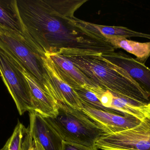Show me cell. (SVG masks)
I'll return each mask as SVG.
<instances>
[{
    "mask_svg": "<svg viewBox=\"0 0 150 150\" xmlns=\"http://www.w3.org/2000/svg\"><path fill=\"white\" fill-rule=\"evenodd\" d=\"M0 28L17 32L24 35L16 0H0Z\"/></svg>",
    "mask_w": 150,
    "mask_h": 150,
    "instance_id": "cell-13",
    "label": "cell"
},
{
    "mask_svg": "<svg viewBox=\"0 0 150 150\" xmlns=\"http://www.w3.org/2000/svg\"><path fill=\"white\" fill-rule=\"evenodd\" d=\"M0 150H5V149H4V147H3V148H2L1 149H0Z\"/></svg>",
    "mask_w": 150,
    "mask_h": 150,
    "instance_id": "cell-19",
    "label": "cell"
},
{
    "mask_svg": "<svg viewBox=\"0 0 150 150\" xmlns=\"http://www.w3.org/2000/svg\"><path fill=\"white\" fill-rule=\"evenodd\" d=\"M62 150H98L96 146H84L77 144L63 141Z\"/></svg>",
    "mask_w": 150,
    "mask_h": 150,
    "instance_id": "cell-17",
    "label": "cell"
},
{
    "mask_svg": "<svg viewBox=\"0 0 150 150\" xmlns=\"http://www.w3.org/2000/svg\"><path fill=\"white\" fill-rule=\"evenodd\" d=\"M103 56L127 71L150 96V69L123 53L105 52Z\"/></svg>",
    "mask_w": 150,
    "mask_h": 150,
    "instance_id": "cell-10",
    "label": "cell"
},
{
    "mask_svg": "<svg viewBox=\"0 0 150 150\" xmlns=\"http://www.w3.org/2000/svg\"><path fill=\"white\" fill-rule=\"evenodd\" d=\"M95 146L102 150H150V119L145 116L135 127L103 135Z\"/></svg>",
    "mask_w": 150,
    "mask_h": 150,
    "instance_id": "cell-6",
    "label": "cell"
},
{
    "mask_svg": "<svg viewBox=\"0 0 150 150\" xmlns=\"http://www.w3.org/2000/svg\"><path fill=\"white\" fill-rule=\"evenodd\" d=\"M18 13L23 26L24 35L41 56L58 53L61 49L79 48L89 45L87 39L79 33L93 38L82 21L74 16L62 21L74 13L72 8L58 7V4L45 1L16 0Z\"/></svg>",
    "mask_w": 150,
    "mask_h": 150,
    "instance_id": "cell-1",
    "label": "cell"
},
{
    "mask_svg": "<svg viewBox=\"0 0 150 150\" xmlns=\"http://www.w3.org/2000/svg\"><path fill=\"white\" fill-rule=\"evenodd\" d=\"M30 134L45 150H62L63 141L42 115L34 111L29 112Z\"/></svg>",
    "mask_w": 150,
    "mask_h": 150,
    "instance_id": "cell-9",
    "label": "cell"
},
{
    "mask_svg": "<svg viewBox=\"0 0 150 150\" xmlns=\"http://www.w3.org/2000/svg\"><path fill=\"white\" fill-rule=\"evenodd\" d=\"M44 118L67 142L94 146L101 136L107 134L83 110L66 105L59 104L58 113L55 117Z\"/></svg>",
    "mask_w": 150,
    "mask_h": 150,
    "instance_id": "cell-3",
    "label": "cell"
},
{
    "mask_svg": "<svg viewBox=\"0 0 150 150\" xmlns=\"http://www.w3.org/2000/svg\"><path fill=\"white\" fill-rule=\"evenodd\" d=\"M29 132V128H26L18 122L11 136L4 146L5 150H24Z\"/></svg>",
    "mask_w": 150,
    "mask_h": 150,
    "instance_id": "cell-16",
    "label": "cell"
},
{
    "mask_svg": "<svg viewBox=\"0 0 150 150\" xmlns=\"http://www.w3.org/2000/svg\"><path fill=\"white\" fill-rule=\"evenodd\" d=\"M86 114L103 128L107 134L128 130L139 125L142 120L127 114H119L104 112L82 105Z\"/></svg>",
    "mask_w": 150,
    "mask_h": 150,
    "instance_id": "cell-8",
    "label": "cell"
},
{
    "mask_svg": "<svg viewBox=\"0 0 150 150\" xmlns=\"http://www.w3.org/2000/svg\"><path fill=\"white\" fill-rule=\"evenodd\" d=\"M87 86L74 88L75 92L79 98L82 105H85L91 108L104 112L123 114L122 113L113 109L107 108L101 104L96 95L88 89Z\"/></svg>",
    "mask_w": 150,
    "mask_h": 150,
    "instance_id": "cell-15",
    "label": "cell"
},
{
    "mask_svg": "<svg viewBox=\"0 0 150 150\" xmlns=\"http://www.w3.org/2000/svg\"><path fill=\"white\" fill-rule=\"evenodd\" d=\"M23 74L30 87L33 111L44 117H55L59 110L58 102L24 68Z\"/></svg>",
    "mask_w": 150,
    "mask_h": 150,
    "instance_id": "cell-11",
    "label": "cell"
},
{
    "mask_svg": "<svg viewBox=\"0 0 150 150\" xmlns=\"http://www.w3.org/2000/svg\"><path fill=\"white\" fill-rule=\"evenodd\" d=\"M106 41L115 48H121L135 55L137 61L145 64L150 56V42H139L121 37H105Z\"/></svg>",
    "mask_w": 150,
    "mask_h": 150,
    "instance_id": "cell-14",
    "label": "cell"
},
{
    "mask_svg": "<svg viewBox=\"0 0 150 150\" xmlns=\"http://www.w3.org/2000/svg\"><path fill=\"white\" fill-rule=\"evenodd\" d=\"M143 112L144 116L150 119V103L145 106Z\"/></svg>",
    "mask_w": 150,
    "mask_h": 150,
    "instance_id": "cell-18",
    "label": "cell"
},
{
    "mask_svg": "<svg viewBox=\"0 0 150 150\" xmlns=\"http://www.w3.org/2000/svg\"><path fill=\"white\" fill-rule=\"evenodd\" d=\"M41 59L44 72L43 86L45 90L55 99L58 105L82 110L83 106L74 90L59 74L49 55H45Z\"/></svg>",
    "mask_w": 150,
    "mask_h": 150,
    "instance_id": "cell-7",
    "label": "cell"
},
{
    "mask_svg": "<svg viewBox=\"0 0 150 150\" xmlns=\"http://www.w3.org/2000/svg\"><path fill=\"white\" fill-rule=\"evenodd\" d=\"M58 53L69 59L83 74L101 88L145 105L150 103L149 94L127 71L105 58L103 52L77 48L62 49Z\"/></svg>",
    "mask_w": 150,
    "mask_h": 150,
    "instance_id": "cell-2",
    "label": "cell"
},
{
    "mask_svg": "<svg viewBox=\"0 0 150 150\" xmlns=\"http://www.w3.org/2000/svg\"><path fill=\"white\" fill-rule=\"evenodd\" d=\"M0 48L30 73L43 87L44 72L41 56L24 34L0 28Z\"/></svg>",
    "mask_w": 150,
    "mask_h": 150,
    "instance_id": "cell-4",
    "label": "cell"
},
{
    "mask_svg": "<svg viewBox=\"0 0 150 150\" xmlns=\"http://www.w3.org/2000/svg\"><path fill=\"white\" fill-rule=\"evenodd\" d=\"M0 75L20 115L33 111L30 87L23 68L0 48Z\"/></svg>",
    "mask_w": 150,
    "mask_h": 150,
    "instance_id": "cell-5",
    "label": "cell"
},
{
    "mask_svg": "<svg viewBox=\"0 0 150 150\" xmlns=\"http://www.w3.org/2000/svg\"><path fill=\"white\" fill-rule=\"evenodd\" d=\"M46 55H49L59 74L73 89L85 86H99L83 74L71 61L62 55L57 53Z\"/></svg>",
    "mask_w": 150,
    "mask_h": 150,
    "instance_id": "cell-12",
    "label": "cell"
}]
</instances>
